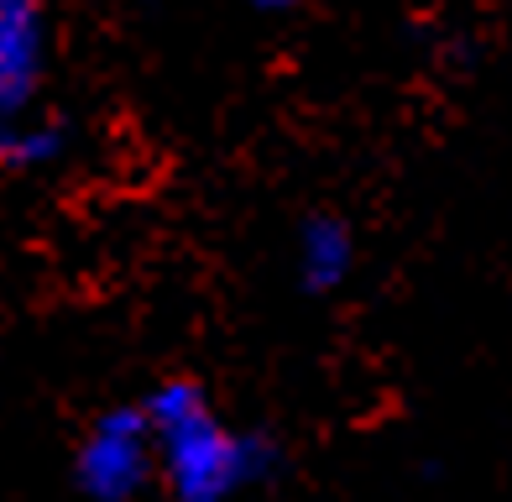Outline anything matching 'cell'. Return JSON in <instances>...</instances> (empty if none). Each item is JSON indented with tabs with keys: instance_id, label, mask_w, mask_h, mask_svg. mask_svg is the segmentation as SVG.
Wrapping results in <instances>:
<instances>
[{
	"instance_id": "obj_2",
	"label": "cell",
	"mask_w": 512,
	"mask_h": 502,
	"mask_svg": "<svg viewBox=\"0 0 512 502\" xmlns=\"http://www.w3.org/2000/svg\"><path fill=\"white\" fill-rule=\"evenodd\" d=\"M304 257H309V278L314 283H335L345 272V262H351V241H345V231L335 220H319V225H309Z\"/></svg>"
},
{
	"instance_id": "obj_1",
	"label": "cell",
	"mask_w": 512,
	"mask_h": 502,
	"mask_svg": "<svg viewBox=\"0 0 512 502\" xmlns=\"http://www.w3.org/2000/svg\"><path fill=\"white\" fill-rule=\"evenodd\" d=\"M37 79V11L0 6V100H16Z\"/></svg>"
}]
</instances>
